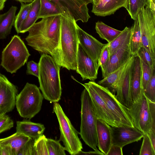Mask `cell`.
Instances as JSON below:
<instances>
[{
	"mask_svg": "<svg viewBox=\"0 0 155 155\" xmlns=\"http://www.w3.org/2000/svg\"><path fill=\"white\" fill-rule=\"evenodd\" d=\"M95 29L100 37L107 41L108 43L112 41L122 32L99 21L96 23Z\"/></svg>",
	"mask_w": 155,
	"mask_h": 155,
	"instance_id": "obj_28",
	"label": "cell"
},
{
	"mask_svg": "<svg viewBox=\"0 0 155 155\" xmlns=\"http://www.w3.org/2000/svg\"><path fill=\"white\" fill-rule=\"evenodd\" d=\"M140 151V155H155V149L147 134H144Z\"/></svg>",
	"mask_w": 155,
	"mask_h": 155,
	"instance_id": "obj_37",
	"label": "cell"
},
{
	"mask_svg": "<svg viewBox=\"0 0 155 155\" xmlns=\"http://www.w3.org/2000/svg\"><path fill=\"white\" fill-rule=\"evenodd\" d=\"M60 15L42 18L28 30L27 44L41 54H50L61 67Z\"/></svg>",
	"mask_w": 155,
	"mask_h": 155,
	"instance_id": "obj_1",
	"label": "cell"
},
{
	"mask_svg": "<svg viewBox=\"0 0 155 155\" xmlns=\"http://www.w3.org/2000/svg\"><path fill=\"white\" fill-rule=\"evenodd\" d=\"M133 55L129 45L125 46L119 48L110 56L105 69L102 73V78H105L117 69Z\"/></svg>",
	"mask_w": 155,
	"mask_h": 155,
	"instance_id": "obj_18",
	"label": "cell"
},
{
	"mask_svg": "<svg viewBox=\"0 0 155 155\" xmlns=\"http://www.w3.org/2000/svg\"><path fill=\"white\" fill-rule=\"evenodd\" d=\"M61 9L63 15L72 17L77 22L85 23L91 17L87 5L81 0H51Z\"/></svg>",
	"mask_w": 155,
	"mask_h": 155,
	"instance_id": "obj_11",
	"label": "cell"
},
{
	"mask_svg": "<svg viewBox=\"0 0 155 155\" xmlns=\"http://www.w3.org/2000/svg\"><path fill=\"white\" fill-rule=\"evenodd\" d=\"M133 55L118 68L102 80L99 81L97 83L107 88L113 94L115 95L117 82L123 72L130 63Z\"/></svg>",
	"mask_w": 155,
	"mask_h": 155,
	"instance_id": "obj_24",
	"label": "cell"
},
{
	"mask_svg": "<svg viewBox=\"0 0 155 155\" xmlns=\"http://www.w3.org/2000/svg\"><path fill=\"white\" fill-rule=\"evenodd\" d=\"M134 55L119 79L116 88L115 97L124 106L130 108L133 103L131 89V78L134 60Z\"/></svg>",
	"mask_w": 155,
	"mask_h": 155,
	"instance_id": "obj_12",
	"label": "cell"
},
{
	"mask_svg": "<svg viewBox=\"0 0 155 155\" xmlns=\"http://www.w3.org/2000/svg\"><path fill=\"white\" fill-rule=\"evenodd\" d=\"M21 3L20 10L15 16L14 26L18 34L22 24L26 18L31 6V3L25 4Z\"/></svg>",
	"mask_w": 155,
	"mask_h": 155,
	"instance_id": "obj_32",
	"label": "cell"
},
{
	"mask_svg": "<svg viewBox=\"0 0 155 155\" xmlns=\"http://www.w3.org/2000/svg\"><path fill=\"white\" fill-rule=\"evenodd\" d=\"M147 2V0H127L125 8L131 18L134 20L139 12L146 5Z\"/></svg>",
	"mask_w": 155,
	"mask_h": 155,
	"instance_id": "obj_31",
	"label": "cell"
},
{
	"mask_svg": "<svg viewBox=\"0 0 155 155\" xmlns=\"http://www.w3.org/2000/svg\"><path fill=\"white\" fill-rule=\"evenodd\" d=\"M96 129L99 149L104 155H107L112 144L111 127L101 120L98 119Z\"/></svg>",
	"mask_w": 155,
	"mask_h": 155,
	"instance_id": "obj_19",
	"label": "cell"
},
{
	"mask_svg": "<svg viewBox=\"0 0 155 155\" xmlns=\"http://www.w3.org/2000/svg\"><path fill=\"white\" fill-rule=\"evenodd\" d=\"M147 135L150 139L154 149H155V130L151 129L149 134Z\"/></svg>",
	"mask_w": 155,
	"mask_h": 155,
	"instance_id": "obj_46",
	"label": "cell"
},
{
	"mask_svg": "<svg viewBox=\"0 0 155 155\" xmlns=\"http://www.w3.org/2000/svg\"><path fill=\"white\" fill-rule=\"evenodd\" d=\"M14 126V122L5 113H0V134L10 129Z\"/></svg>",
	"mask_w": 155,
	"mask_h": 155,
	"instance_id": "obj_39",
	"label": "cell"
},
{
	"mask_svg": "<svg viewBox=\"0 0 155 155\" xmlns=\"http://www.w3.org/2000/svg\"><path fill=\"white\" fill-rule=\"evenodd\" d=\"M31 138L22 134L16 132L8 137L0 139V145L10 147L14 155H17L21 148Z\"/></svg>",
	"mask_w": 155,
	"mask_h": 155,
	"instance_id": "obj_25",
	"label": "cell"
},
{
	"mask_svg": "<svg viewBox=\"0 0 155 155\" xmlns=\"http://www.w3.org/2000/svg\"><path fill=\"white\" fill-rule=\"evenodd\" d=\"M47 140L45 136L43 134L35 140L34 155H49Z\"/></svg>",
	"mask_w": 155,
	"mask_h": 155,
	"instance_id": "obj_33",
	"label": "cell"
},
{
	"mask_svg": "<svg viewBox=\"0 0 155 155\" xmlns=\"http://www.w3.org/2000/svg\"><path fill=\"white\" fill-rule=\"evenodd\" d=\"M84 3L87 5H88L89 3H92L93 2V0H81Z\"/></svg>",
	"mask_w": 155,
	"mask_h": 155,
	"instance_id": "obj_49",
	"label": "cell"
},
{
	"mask_svg": "<svg viewBox=\"0 0 155 155\" xmlns=\"http://www.w3.org/2000/svg\"><path fill=\"white\" fill-rule=\"evenodd\" d=\"M19 2L21 3H31L33 0H16Z\"/></svg>",
	"mask_w": 155,
	"mask_h": 155,
	"instance_id": "obj_48",
	"label": "cell"
},
{
	"mask_svg": "<svg viewBox=\"0 0 155 155\" xmlns=\"http://www.w3.org/2000/svg\"><path fill=\"white\" fill-rule=\"evenodd\" d=\"M134 56L131 78V93L133 102L139 97L142 88L141 60L138 55Z\"/></svg>",
	"mask_w": 155,
	"mask_h": 155,
	"instance_id": "obj_22",
	"label": "cell"
},
{
	"mask_svg": "<svg viewBox=\"0 0 155 155\" xmlns=\"http://www.w3.org/2000/svg\"><path fill=\"white\" fill-rule=\"evenodd\" d=\"M45 129L43 124L33 122L29 120L16 122V132L22 134L35 140L43 134Z\"/></svg>",
	"mask_w": 155,
	"mask_h": 155,
	"instance_id": "obj_21",
	"label": "cell"
},
{
	"mask_svg": "<svg viewBox=\"0 0 155 155\" xmlns=\"http://www.w3.org/2000/svg\"><path fill=\"white\" fill-rule=\"evenodd\" d=\"M104 155V154L99 150L94 151H89L88 152H83L82 150L80 151L77 155Z\"/></svg>",
	"mask_w": 155,
	"mask_h": 155,
	"instance_id": "obj_45",
	"label": "cell"
},
{
	"mask_svg": "<svg viewBox=\"0 0 155 155\" xmlns=\"http://www.w3.org/2000/svg\"><path fill=\"white\" fill-rule=\"evenodd\" d=\"M141 86L144 90L151 78L153 73L155 71L146 64L141 61Z\"/></svg>",
	"mask_w": 155,
	"mask_h": 155,
	"instance_id": "obj_38",
	"label": "cell"
},
{
	"mask_svg": "<svg viewBox=\"0 0 155 155\" xmlns=\"http://www.w3.org/2000/svg\"><path fill=\"white\" fill-rule=\"evenodd\" d=\"M0 155H14L11 148L7 145H0Z\"/></svg>",
	"mask_w": 155,
	"mask_h": 155,
	"instance_id": "obj_44",
	"label": "cell"
},
{
	"mask_svg": "<svg viewBox=\"0 0 155 155\" xmlns=\"http://www.w3.org/2000/svg\"><path fill=\"white\" fill-rule=\"evenodd\" d=\"M17 7L12 6L6 13L0 14V39H5L10 33L14 25Z\"/></svg>",
	"mask_w": 155,
	"mask_h": 155,
	"instance_id": "obj_23",
	"label": "cell"
},
{
	"mask_svg": "<svg viewBox=\"0 0 155 155\" xmlns=\"http://www.w3.org/2000/svg\"><path fill=\"white\" fill-rule=\"evenodd\" d=\"M39 89L44 98L52 102H58L62 93L60 76L61 66L50 55L42 54L39 63Z\"/></svg>",
	"mask_w": 155,
	"mask_h": 155,
	"instance_id": "obj_2",
	"label": "cell"
},
{
	"mask_svg": "<svg viewBox=\"0 0 155 155\" xmlns=\"http://www.w3.org/2000/svg\"><path fill=\"white\" fill-rule=\"evenodd\" d=\"M93 5H95L99 1V0H93Z\"/></svg>",
	"mask_w": 155,
	"mask_h": 155,
	"instance_id": "obj_50",
	"label": "cell"
},
{
	"mask_svg": "<svg viewBox=\"0 0 155 155\" xmlns=\"http://www.w3.org/2000/svg\"><path fill=\"white\" fill-rule=\"evenodd\" d=\"M149 101L142 88L138 98L130 108H127L134 126L144 134L147 135L151 129L155 130Z\"/></svg>",
	"mask_w": 155,
	"mask_h": 155,
	"instance_id": "obj_9",
	"label": "cell"
},
{
	"mask_svg": "<svg viewBox=\"0 0 155 155\" xmlns=\"http://www.w3.org/2000/svg\"><path fill=\"white\" fill-rule=\"evenodd\" d=\"M109 44H107L101 53L98 61V65L101 69L102 73L104 71L109 60Z\"/></svg>",
	"mask_w": 155,
	"mask_h": 155,
	"instance_id": "obj_40",
	"label": "cell"
},
{
	"mask_svg": "<svg viewBox=\"0 0 155 155\" xmlns=\"http://www.w3.org/2000/svg\"><path fill=\"white\" fill-rule=\"evenodd\" d=\"M30 55L23 41L15 35L2 51L1 65L8 72L15 73L27 62Z\"/></svg>",
	"mask_w": 155,
	"mask_h": 155,
	"instance_id": "obj_5",
	"label": "cell"
},
{
	"mask_svg": "<svg viewBox=\"0 0 155 155\" xmlns=\"http://www.w3.org/2000/svg\"><path fill=\"white\" fill-rule=\"evenodd\" d=\"M7 0H0V11L2 10L5 6V2Z\"/></svg>",
	"mask_w": 155,
	"mask_h": 155,
	"instance_id": "obj_47",
	"label": "cell"
},
{
	"mask_svg": "<svg viewBox=\"0 0 155 155\" xmlns=\"http://www.w3.org/2000/svg\"><path fill=\"white\" fill-rule=\"evenodd\" d=\"M31 3V8L26 18L20 28L19 33H24L28 31L38 19L40 6V0H33Z\"/></svg>",
	"mask_w": 155,
	"mask_h": 155,
	"instance_id": "obj_26",
	"label": "cell"
},
{
	"mask_svg": "<svg viewBox=\"0 0 155 155\" xmlns=\"http://www.w3.org/2000/svg\"><path fill=\"white\" fill-rule=\"evenodd\" d=\"M35 140L31 138L21 148L17 155H34Z\"/></svg>",
	"mask_w": 155,
	"mask_h": 155,
	"instance_id": "obj_41",
	"label": "cell"
},
{
	"mask_svg": "<svg viewBox=\"0 0 155 155\" xmlns=\"http://www.w3.org/2000/svg\"><path fill=\"white\" fill-rule=\"evenodd\" d=\"M44 97L36 85L27 83L16 99L15 106L20 115L30 119L40 111Z\"/></svg>",
	"mask_w": 155,
	"mask_h": 155,
	"instance_id": "obj_6",
	"label": "cell"
},
{
	"mask_svg": "<svg viewBox=\"0 0 155 155\" xmlns=\"http://www.w3.org/2000/svg\"><path fill=\"white\" fill-rule=\"evenodd\" d=\"M131 28L130 48L132 54L134 55L141 47V34L137 16Z\"/></svg>",
	"mask_w": 155,
	"mask_h": 155,
	"instance_id": "obj_29",
	"label": "cell"
},
{
	"mask_svg": "<svg viewBox=\"0 0 155 155\" xmlns=\"http://www.w3.org/2000/svg\"><path fill=\"white\" fill-rule=\"evenodd\" d=\"M77 73L83 81L89 79L94 81L97 78L98 64L95 62L84 50L79 43L77 53Z\"/></svg>",
	"mask_w": 155,
	"mask_h": 155,
	"instance_id": "obj_13",
	"label": "cell"
},
{
	"mask_svg": "<svg viewBox=\"0 0 155 155\" xmlns=\"http://www.w3.org/2000/svg\"><path fill=\"white\" fill-rule=\"evenodd\" d=\"M89 82L105 102L117 126L134 127L127 108L118 101L114 94L107 88L100 85L94 81Z\"/></svg>",
	"mask_w": 155,
	"mask_h": 155,
	"instance_id": "obj_10",
	"label": "cell"
},
{
	"mask_svg": "<svg viewBox=\"0 0 155 155\" xmlns=\"http://www.w3.org/2000/svg\"><path fill=\"white\" fill-rule=\"evenodd\" d=\"M143 91L144 95L149 101L155 103V71L153 73L150 79L143 90Z\"/></svg>",
	"mask_w": 155,
	"mask_h": 155,
	"instance_id": "obj_36",
	"label": "cell"
},
{
	"mask_svg": "<svg viewBox=\"0 0 155 155\" xmlns=\"http://www.w3.org/2000/svg\"><path fill=\"white\" fill-rule=\"evenodd\" d=\"M18 92L16 87L0 73V113H6L14 109Z\"/></svg>",
	"mask_w": 155,
	"mask_h": 155,
	"instance_id": "obj_15",
	"label": "cell"
},
{
	"mask_svg": "<svg viewBox=\"0 0 155 155\" xmlns=\"http://www.w3.org/2000/svg\"><path fill=\"white\" fill-rule=\"evenodd\" d=\"M57 140L47 138V143L49 155H65L64 147Z\"/></svg>",
	"mask_w": 155,
	"mask_h": 155,
	"instance_id": "obj_34",
	"label": "cell"
},
{
	"mask_svg": "<svg viewBox=\"0 0 155 155\" xmlns=\"http://www.w3.org/2000/svg\"><path fill=\"white\" fill-rule=\"evenodd\" d=\"M127 0H99L93 5L91 12L95 15L105 17L113 14L121 7L125 8Z\"/></svg>",
	"mask_w": 155,
	"mask_h": 155,
	"instance_id": "obj_20",
	"label": "cell"
},
{
	"mask_svg": "<svg viewBox=\"0 0 155 155\" xmlns=\"http://www.w3.org/2000/svg\"><path fill=\"white\" fill-rule=\"evenodd\" d=\"M135 55L139 56L141 61L148 65L153 71L155 70V59L152 57L145 48L141 46Z\"/></svg>",
	"mask_w": 155,
	"mask_h": 155,
	"instance_id": "obj_35",
	"label": "cell"
},
{
	"mask_svg": "<svg viewBox=\"0 0 155 155\" xmlns=\"http://www.w3.org/2000/svg\"><path fill=\"white\" fill-rule=\"evenodd\" d=\"M78 42L87 54L98 64L102 50L107 44H103L84 31L76 24Z\"/></svg>",
	"mask_w": 155,
	"mask_h": 155,
	"instance_id": "obj_17",
	"label": "cell"
},
{
	"mask_svg": "<svg viewBox=\"0 0 155 155\" xmlns=\"http://www.w3.org/2000/svg\"><path fill=\"white\" fill-rule=\"evenodd\" d=\"M76 24L72 17L61 15V67L69 70H76L77 68V53L79 42Z\"/></svg>",
	"mask_w": 155,
	"mask_h": 155,
	"instance_id": "obj_3",
	"label": "cell"
},
{
	"mask_svg": "<svg viewBox=\"0 0 155 155\" xmlns=\"http://www.w3.org/2000/svg\"><path fill=\"white\" fill-rule=\"evenodd\" d=\"M131 32V27H126L115 39L110 43H108L109 58L113 53L121 47L130 45Z\"/></svg>",
	"mask_w": 155,
	"mask_h": 155,
	"instance_id": "obj_27",
	"label": "cell"
},
{
	"mask_svg": "<svg viewBox=\"0 0 155 155\" xmlns=\"http://www.w3.org/2000/svg\"><path fill=\"white\" fill-rule=\"evenodd\" d=\"M53 111L56 114L60 131V140L63 142L65 150L71 155H76L83 148L78 132L72 125L58 102L53 103Z\"/></svg>",
	"mask_w": 155,
	"mask_h": 155,
	"instance_id": "obj_8",
	"label": "cell"
},
{
	"mask_svg": "<svg viewBox=\"0 0 155 155\" xmlns=\"http://www.w3.org/2000/svg\"><path fill=\"white\" fill-rule=\"evenodd\" d=\"M81 84L86 89L89 94L93 108L97 118L101 120L111 127L117 126L105 102L89 82L84 84Z\"/></svg>",
	"mask_w": 155,
	"mask_h": 155,
	"instance_id": "obj_14",
	"label": "cell"
},
{
	"mask_svg": "<svg viewBox=\"0 0 155 155\" xmlns=\"http://www.w3.org/2000/svg\"><path fill=\"white\" fill-rule=\"evenodd\" d=\"M112 144L123 148L127 145L137 142L144 134L134 127L119 126L111 127Z\"/></svg>",
	"mask_w": 155,
	"mask_h": 155,
	"instance_id": "obj_16",
	"label": "cell"
},
{
	"mask_svg": "<svg viewBox=\"0 0 155 155\" xmlns=\"http://www.w3.org/2000/svg\"><path fill=\"white\" fill-rule=\"evenodd\" d=\"M27 69L26 74L34 75L38 78L39 76L38 64L31 61L28 62L27 64Z\"/></svg>",
	"mask_w": 155,
	"mask_h": 155,
	"instance_id": "obj_42",
	"label": "cell"
},
{
	"mask_svg": "<svg viewBox=\"0 0 155 155\" xmlns=\"http://www.w3.org/2000/svg\"><path fill=\"white\" fill-rule=\"evenodd\" d=\"M148 1H150V0H147Z\"/></svg>",
	"mask_w": 155,
	"mask_h": 155,
	"instance_id": "obj_51",
	"label": "cell"
},
{
	"mask_svg": "<svg viewBox=\"0 0 155 155\" xmlns=\"http://www.w3.org/2000/svg\"><path fill=\"white\" fill-rule=\"evenodd\" d=\"M81 137L85 143L94 150H98L96 129L97 120L89 94L84 88L81 95Z\"/></svg>",
	"mask_w": 155,
	"mask_h": 155,
	"instance_id": "obj_4",
	"label": "cell"
},
{
	"mask_svg": "<svg viewBox=\"0 0 155 155\" xmlns=\"http://www.w3.org/2000/svg\"><path fill=\"white\" fill-rule=\"evenodd\" d=\"M122 148L112 144L107 155H122Z\"/></svg>",
	"mask_w": 155,
	"mask_h": 155,
	"instance_id": "obj_43",
	"label": "cell"
},
{
	"mask_svg": "<svg viewBox=\"0 0 155 155\" xmlns=\"http://www.w3.org/2000/svg\"><path fill=\"white\" fill-rule=\"evenodd\" d=\"M40 6L38 19L63 15L60 8L51 0H40Z\"/></svg>",
	"mask_w": 155,
	"mask_h": 155,
	"instance_id": "obj_30",
	"label": "cell"
},
{
	"mask_svg": "<svg viewBox=\"0 0 155 155\" xmlns=\"http://www.w3.org/2000/svg\"><path fill=\"white\" fill-rule=\"evenodd\" d=\"M141 46L145 48L155 59V4L151 0L139 12Z\"/></svg>",
	"mask_w": 155,
	"mask_h": 155,
	"instance_id": "obj_7",
	"label": "cell"
}]
</instances>
